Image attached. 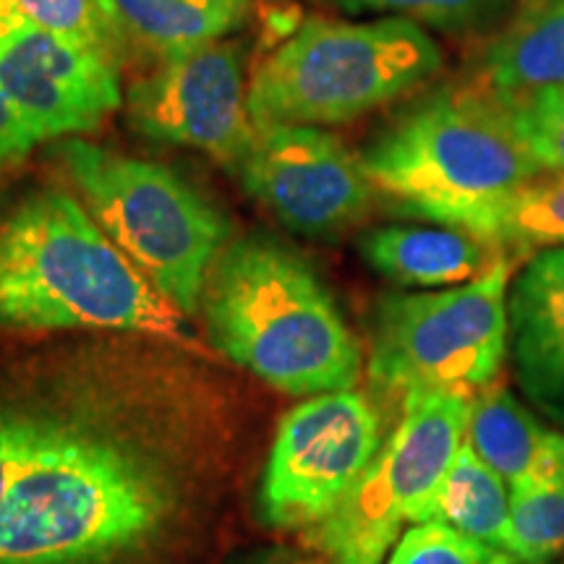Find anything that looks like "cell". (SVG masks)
Wrapping results in <instances>:
<instances>
[{"mask_svg":"<svg viewBox=\"0 0 564 564\" xmlns=\"http://www.w3.org/2000/svg\"><path fill=\"white\" fill-rule=\"evenodd\" d=\"M512 546L520 564H544L564 552V434L549 460L510 489Z\"/></svg>","mask_w":564,"mask_h":564,"instance_id":"20","label":"cell"},{"mask_svg":"<svg viewBox=\"0 0 564 564\" xmlns=\"http://www.w3.org/2000/svg\"><path fill=\"white\" fill-rule=\"evenodd\" d=\"M474 232L512 257L564 246V175L533 178L497 196L465 220Z\"/></svg>","mask_w":564,"mask_h":564,"instance_id":"19","label":"cell"},{"mask_svg":"<svg viewBox=\"0 0 564 564\" xmlns=\"http://www.w3.org/2000/svg\"><path fill=\"white\" fill-rule=\"evenodd\" d=\"M544 564H552V562H544Z\"/></svg>","mask_w":564,"mask_h":564,"instance_id":"29","label":"cell"},{"mask_svg":"<svg viewBox=\"0 0 564 564\" xmlns=\"http://www.w3.org/2000/svg\"><path fill=\"white\" fill-rule=\"evenodd\" d=\"M507 257L484 278L436 293H390L373 306L369 382L377 400L415 392H460L476 398L497 382L510 350Z\"/></svg>","mask_w":564,"mask_h":564,"instance_id":"7","label":"cell"},{"mask_svg":"<svg viewBox=\"0 0 564 564\" xmlns=\"http://www.w3.org/2000/svg\"><path fill=\"white\" fill-rule=\"evenodd\" d=\"M390 434L382 405L361 390L314 394L282 415L259 489V518L308 533L343 502Z\"/></svg>","mask_w":564,"mask_h":564,"instance_id":"9","label":"cell"},{"mask_svg":"<svg viewBox=\"0 0 564 564\" xmlns=\"http://www.w3.org/2000/svg\"><path fill=\"white\" fill-rule=\"evenodd\" d=\"M373 194L394 215L463 228L497 196L539 178L510 110L481 82L423 95L361 152Z\"/></svg>","mask_w":564,"mask_h":564,"instance_id":"4","label":"cell"},{"mask_svg":"<svg viewBox=\"0 0 564 564\" xmlns=\"http://www.w3.org/2000/svg\"><path fill=\"white\" fill-rule=\"evenodd\" d=\"M251 0H110L126 40L175 58L228 37L243 24Z\"/></svg>","mask_w":564,"mask_h":564,"instance_id":"17","label":"cell"},{"mask_svg":"<svg viewBox=\"0 0 564 564\" xmlns=\"http://www.w3.org/2000/svg\"><path fill=\"white\" fill-rule=\"evenodd\" d=\"M58 162L110 241L183 316L199 314L207 274L230 243L225 212L158 162L61 139Z\"/></svg>","mask_w":564,"mask_h":564,"instance_id":"6","label":"cell"},{"mask_svg":"<svg viewBox=\"0 0 564 564\" xmlns=\"http://www.w3.org/2000/svg\"><path fill=\"white\" fill-rule=\"evenodd\" d=\"M0 333H121L188 345L186 316L160 295L68 188L0 207Z\"/></svg>","mask_w":564,"mask_h":564,"instance_id":"2","label":"cell"},{"mask_svg":"<svg viewBox=\"0 0 564 564\" xmlns=\"http://www.w3.org/2000/svg\"><path fill=\"white\" fill-rule=\"evenodd\" d=\"M514 133L541 171L564 175V87H546L518 97H502Z\"/></svg>","mask_w":564,"mask_h":564,"instance_id":"23","label":"cell"},{"mask_svg":"<svg viewBox=\"0 0 564 564\" xmlns=\"http://www.w3.org/2000/svg\"><path fill=\"white\" fill-rule=\"evenodd\" d=\"M243 66V47L230 40L162 61L129 91L133 131L162 144L204 152L230 167L257 133Z\"/></svg>","mask_w":564,"mask_h":564,"instance_id":"11","label":"cell"},{"mask_svg":"<svg viewBox=\"0 0 564 564\" xmlns=\"http://www.w3.org/2000/svg\"><path fill=\"white\" fill-rule=\"evenodd\" d=\"M348 13H382L408 19L426 30L468 34L502 24L514 0H333Z\"/></svg>","mask_w":564,"mask_h":564,"instance_id":"21","label":"cell"},{"mask_svg":"<svg viewBox=\"0 0 564 564\" xmlns=\"http://www.w3.org/2000/svg\"><path fill=\"white\" fill-rule=\"evenodd\" d=\"M24 24H30V21H26L17 0H0V45Z\"/></svg>","mask_w":564,"mask_h":564,"instance_id":"27","label":"cell"},{"mask_svg":"<svg viewBox=\"0 0 564 564\" xmlns=\"http://www.w3.org/2000/svg\"><path fill=\"white\" fill-rule=\"evenodd\" d=\"M199 312L212 348L282 394L356 390L364 373L361 343L319 272L272 236L230 238Z\"/></svg>","mask_w":564,"mask_h":564,"instance_id":"3","label":"cell"},{"mask_svg":"<svg viewBox=\"0 0 564 564\" xmlns=\"http://www.w3.org/2000/svg\"><path fill=\"white\" fill-rule=\"evenodd\" d=\"M0 564H188L241 415L178 343L126 335L17 364Z\"/></svg>","mask_w":564,"mask_h":564,"instance_id":"1","label":"cell"},{"mask_svg":"<svg viewBox=\"0 0 564 564\" xmlns=\"http://www.w3.org/2000/svg\"><path fill=\"white\" fill-rule=\"evenodd\" d=\"M560 440L505 384L494 382L470 400L465 442L510 489L541 468Z\"/></svg>","mask_w":564,"mask_h":564,"instance_id":"16","label":"cell"},{"mask_svg":"<svg viewBox=\"0 0 564 564\" xmlns=\"http://www.w3.org/2000/svg\"><path fill=\"white\" fill-rule=\"evenodd\" d=\"M17 366L0 371V499L17 457Z\"/></svg>","mask_w":564,"mask_h":564,"instance_id":"25","label":"cell"},{"mask_svg":"<svg viewBox=\"0 0 564 564\" xmlns=\"http://www.w3.org/2000/svg\"><path fill=\"white\" fill-rule=\"evenodd\" d=\"M510 350L523 390L564 413V246L535 251L512 282Z\"/></svg>","mask_w":564,"mask_h":564,"instance_id":"13","label":"cell"},{"mask_svg":"<svg viewBox=\"0 0 564 564\" xmlns=\"http://www.w3.org/2000/svg\"><path fill=\"white\" fill-rule=\"evenodd\" d=\"M478 82L499 97L564 87V0H514L484 47Z\"/></svg>","mask_w":564,"mask_h":564,"instance_id":"15","label":"cell"},{"mask_svg":"<svg viewBox=\"0 0 564 564\" xmlns=\"http://www.w3.org/2000/svg\"><path fill=\"white\" fill-rule=\"evenodd\" d=\"M387 564H520L505 549L470 539L444 523H419L400 535Z\"/></svg>","mask_w":564,"mask_h":564,"instance_id":"24","label":"cell"},{"mask_svg":"<svg viewBox=\"0 0 564 564\" xmlns=\"http://www.w3.org/2000/svg\"><path fill=\"white\" fill-rule=\"evenodd\" d=\"M34 144H40L34 131L21 118V112L9 100V95L0 89V167L13 165V162L26 158Z\"/></svg>","mask_w":564,"mask_h":564,"instance_id":"26","label":"cell"},{"mask_svg":"<svg viewBox=\"0 0 564 564\" xmlns=\"http://www.w3.org/2000/svg\"><path fill=\"white\" fill-rule=\"evenodd\" d=\"M228 171L288 230L329 238L369 215L373 186L361 154L319 126L257 129Z\"/></svg>","mask_w":564,"mask_h":564,"instance_id":"10","label":"cell"},{"mask_svg":"<svg viewBox=\"0 0 564 564\" xmlns=\"http://www.w3.org/2000/svg\"><path fill=\"white\" fill-rule=\"evenodd\" d=\"M444 53L408 19H308L251 74L249 116L270 126H340L411 95Z\"/></svg>","mask_w":564,"mask_h":564,"instance_id":"5","label":"cell"},{"mask_svg":"<svg viewBox=\"0 0 564 564\" xmlns=\"http://www.w3.org/2000/svg\"><path fill=\"white\" fill-rule=\"evenodd\" d=\"M26 21L63 37L84 42L112 61H121L129 45L110 0H17Z\"/></svg>","mask_w":564,"mask_h":564,"instance_id":"22","label":"cell"},{"mask_svg":"<svg viewBox=\"0 0 564 564\" xmlns=\"http://www.w3.org/2000/svg\"><path fill=\"white\" fill-rule=\"evenodd\" d=\"M262 564H308V562H295V560H270V562H262Z\"/></svg>","mask_w":564,"mask_h":564,"instance_id":"28","label":"cell"},{"mask_svg":"<svg viewBox=\"0 0 564 564\" xmlns=\"http://www.w3.org/2000/svg\"><path fill=\"white\" fill-rule=\"evenodd\" d=\"M358 251L373 272L403 288H455L512 257L447 225H382L364 232Z\"/></svg>","mask_w":564,"mask_h":564,"instance_id":"14","label":"cell"},{"mask_svg":"<svg viewBox=\"0 0 564 564\" xmlns=\"http://www.w3.org/2000/svg\"><path fill=\"white\" fill-rule=\"evenodd\" d=\"M0 89L37 141L97 131L123 100L110 55L32 21L0 45Z\"/></svg>","mask_w":564,"mask_h":564,"instance_id":"12","label":"cell"},{"mask_svg":"<svg viewBox=\"0 0 564 564\" xmlns=\"http://www.w3.org/2000/svg\"><path fill=\"white\" fill-rule=\"evenodd\" d=\"M468 394L415 392L366 474L308 531L319 564H382L405 523H429L436 491L465 442Z\"/></svg>","mask_w":564,"mask_h":564,"instance_id":"8","label":"cell"},{"mask_svg":"<svg viewBox=\"0 0 564 564\" xmlns=\"http://www.w3.org/2000/svg\"><path fill=\"white\" fill-rule=\"evenodd\" d=\"M432 520L455 528L470 539L484 541V544L510 552V486L502 476L494 474L468 442L460 444L440 491H436Z\"/></svg>","mask_w":564,"mask_h":564,"instance_id":"18","label":"cell"}]
</instances>
